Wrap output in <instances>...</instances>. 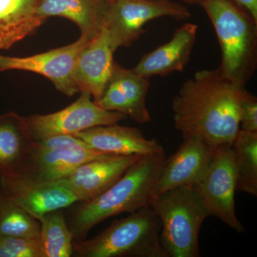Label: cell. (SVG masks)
Returning <instances> with one entry per match:
<instances>
[{
    "instance_id": "cell-19",
    "label": "cell",
    "mask_w": 257,
    "mask_h": 257,
    "mask_svg": "<svg viewBox=\"0 0 257 257\" xmlns=\"http://www.w3.org/2000/svg\"><path fill=\"white\" fill-rule=\"evenodd\" d=\"M40 2L0 0V50H8L45 23L37 13Z\"/></svg>"
},
{
    "instance_id": "cell-22",
    "label": "cell",
    "mask_w": 257,
    "mask_h": 257,
    "mask_svg": "<svg viewBox=\"0 0 257 257\" xmlns=\"http://www.w3.org/2000/svg\"><path fill=\"white\" fill-rule=\"evenodd\" d=\"M40 237L46 257H69L73 254V236L60 210L51 211L39 218Z\"/></svg>"
},
{
    "instance_id": "cell-10",
    "label": "cell",
    "mask_w": 257,
    "mask_h": 257,
    "mask_svg": "<svg viewBox=\"0 0 257 257\" xmlns=\"http://www.w3.org/2000/svg\"><path fill=\"white\" fill-rule=\"evenodd\" d=\"M89 42L80 36L67 46L30 57L0 55V72L20 70L39 74L48 79L64 95L74 96L79 92L74 77L76 64Z\"/></svg>"
},
{
    "instance_id": "cell-25",
    "label": "cell",
    "mask_w": 257,
    "mask_h": 257,
    "mask_svg": "<svg viewBox=\"0 0 257 257\" xmlns=\"http://www.w3.org/2000/svg\"><path fill=\"white\" fill-rule=\"evenodd\" d=\"M240 130L257 133V98L246 91L239 109Z\"/></svg>"
},
{
    "instance_id": "cell-23",
    "label": "cell",
    "mask_w": 257,
    "mask_h": 257,
    "mask_svg": "<svg viewBox=\"0 0 257 257\" xmlns=\"http://www.w3.org/2000/svg\"><path fill=\"white\" fill-rule=\"evenodd\" d=\"M40 225L19 206L0 185V238H40Z\"/></svg>"
},
{
    "instance_id": "cell-17",
    "label": "cell",
    "mask_w": 257,
    "mask_h": 257,
    "mask_svg": "<svg viewBox=\"0 0 257 257\" xmlns=\"http://www.w3.org/2000/svg\"><path fill=\"white\" fill-rule=\"evenodd\" d=\"M72 135L94 150L112 155L143 156L164 150L156 139H147L139 128L117 124L95 126Z\"/></svg>"
},
{
    "instance_id": "cell-21",
    "label": "cell",
    "mask_w": 257,
    "mask_h": 257,
    "mask_svg": "<svg viewBox=\"0 0 257 257\" xmlns=\"http://www.w3.org/2000/svg\"><path fill=\"white\" fill-rule=\"evenodd\" d=\"M236 192L257 196V133L240 130L232 147Z\"/></svg>"
},
{
    "instance_id": "cell-1",
    "label": "cell",
    "mask_w": 257,
    "mask_h": 257,
    "mask_svg": "<svg viewBox=\"0 0 257 257\" xmlns=\"http://www.w3.org/2000/svg\"><path fill=\"white\" fill-rule=\"evenodd\" d=\"M245 87L229 82L219 69H204L187 79L174 97L176 130L214 147H232L240 130L239 109Z\"/></svg>"
},
{
    "instance_id": "cell-4",
    "label": "cell",
    "mask_w": 257,
    "mask_h": 257,
    "mask_svg": "<svg viewBox=\"0 0 257 257\" xmlns=\"http://www.w3.org/2000/svg\"><path fill=\"white\" fill-rule=\"evenodd\" d=\"M161 223L151 207L142 208L89 239L73 242L79 257H169L160 241Z\"/></svg>"
},
{
    "instance_id": "cell-6",
    "label": "cell",
    "mask_w": 257,
    "mask_h": 257,
    "mask_svg": "<svg viewBox=\"0 0 257 257\" xmlns=\"http://www.w3.org/2000/svg\"><path fill=\"white\" fill-rule=\"evenodd\" d=\"M109 155L112 154L94 150L72 135L32 140L23 165L13 177L25 184L52 183L86 162Z\"/></svg>"
},
{
    "instance_id": "cell-7",
    "label": "cell",
    "mask_w": 257,
    "mask_h": 257,
    "mask_svg": "<svg viewBox=\"0 0 257 257\" xmlns=\"http://www.w3.org/2000/svg\"><path fill=\"white\" fill-rule=\"evenodd\" d=\"M168 17L176 20L191 18L188 8L179 3L149 0H110L103 28L113 50L128 47L145 32L144 26L152 20Z\"/></svg>"
},
{
    "instance_id": "cell-11",
    "label": "cell",
    "mask_w": 257,
    "mask_h": 257,
    "mask_svg": "<svg viewBox=\"0 0 257 257\" xmlns=\"http://www.w3.org/2000/svg\"><path fill=\"white\" fill-rule=\"evenodd\" d=\"M149 88L150 78L115 62L102 95L94 102L106 110L121 113L138 124H146L152 119L146 103Z\"/></svg>"
},
{
    "instance_id": "cell-3",
    "label": "cell",
    "mask_w": 257,
    "mask_h": 257,
    "mask_svg": "<svg viewBox=\"0 0 257 257\" xmlns=\"http://www.w3.org/2000/svg\"><path fill=\"white\" fill-rule=\"evenodd\" d=\"M201 7L219 41L221 76L245 87L256 70L257 21L231 0H206Z\"/></svg>"
},
{
    "instance_id": "cell-28",
    "label": "cell",
    "mask_w": 257,
    "mask_h": 257,
    "mask_svg": "<svg viewBox=\"0 0 257 257\" xmlns=\"http://www.w3.org/2000/svg\"><path fill=\"white\" fill-rule=\"evenodd\" d=\"M149 1L156 2V3H167V2H170L171 0H149Z\"/></svg>"
},
{
    "instance_id": "cell-14",
    "label": "cell",
    "mask_w": 257,
    "mask_h": 257,
    "mask_svg": "<svg viewBox=\"0 0 257 257\" xmlns=\"http://www.w3.org/2000/svg\"><path fill=\"white\" fill-rule=\"evenodd\" d=\"M198 28L197 24H184L176 30L170 41L144 55L133 69L135 72L148 78L182 72L190 60Z\"/></svg>"
},
{
    "instance_id": "cell-24",
    "label": "cell",
    "mask_w": 257,
    "mask_h": 257,
    "mask_svg": "<svg viewBox=\"0 0 257 257\" xmlns=\"http://www.w3.org/2000/svg\"><path fill=\"white\" fill-rule=\"evenodd\" d=\"M0 257H46L40 238H0Z\"/></svg>"
},
{
    "instance_id": "cell-18",
    "label": "cell",
    "mask_w": 257,
    "mask_h": 257,
    "mask_svg": "<svg viewBox=\"0 0 257 257\" xmlns=\"http://www.w3.org/2000/svg\"><path fill=\"white\" fill-rule=\"evenodd\" d=\"M110 0H40L37 13L47 20L61 17L78 26L81 37L89 41L99 35L104 26Z\"/></svg>"
},
{
    "instance_id": "cell-20",
    "label": "cell",
    "mask_w": 257,
    "mask_h": 257,
    "mask_svg": "<svg viewBox=\"0 0 257 257\" xmlns=\"http://www.w3.org/2000/svg\"><path fill=\"white\" fill-rule=\"evenodd\" d=\"M25 116L0 115V177L16 175L32 142Z\"/></svg>"
},
{
    "instance_id": "cell-12",
    "label": "cell",
    "mask_w": 257,
    "mask_h": 257,
    "mask_svg": "<svg viewBox=\"0 0 257 257\" xmlns=\"http://www.w3.org/2000/svg\"><path fill=\"white\" fill-rule=\"evenodd\" d=\"M215 150L195 137L183 138L178 150L166 159L155 185L154 199L170 189L197 183L207 170Z\"/></svg>"
},
{
    "instance_id": "cell-27",
    "label": "cell",
    "mask_w": 257,
    "mask_h": 257,
    "mask_svg": "<svg viewBox=\"0 0 257 257\" xmlns=\"http://www.w3.org/2000/svg\"><path fill=\"white\" fill-rule=\"evenodd\" d=\"M182 3H186L188 5H198L201 6L206 0H179Z\"/></svg>"
},
{
    "instance_id": "cell-5",
    "label": "cell",
    "mask_w": 257,
    "mask_h": 257,
    "mask_svg": "<svg viewBox=\"0 0 257 257\" xmlns=\"http://www.w3.org/2000/svg\"><path fill=\"white\" fill-rule=\"evenodd\" d=\"M150 207L160 219L161 243L169 257L201 256L199 231L209 215L192 186L167 191L155 198Z\"/></svg>"
},
{
    "instance_id": "cell-8",
    "label": "cell",
    "mask_w": 257,
    "mask_h": 257,
    "mask_svg": "<svg viewBox=\"0 0 257 257\" xmlns=\"http://www.w3.org/2000/svg\"><path fill=\"white\" fill-rule=\"evenodd\" d=\"M192 187L202 198L209 216H215L237 232H244L235 209L236 179L231 147L216 149L207 170Z\"/></svg>"
},
{
    "instance_id": "cell-16",
    "label": "cell",
    "mask_w": 257,
    "mask_h": 257,
    "mask_svg": "<svg viewBox=\"0 0 257 257\" xmlns=\"http://www.w3.org/2000/svg\"><path fill=\"white\" fill-rule=\"evenodd\" d=\"M0 185L10 199L37 221L47 213L79 202L73 192L55 183L29 184L8 177H0Z\"/></svg>"
},
{
    "instance_id": "cell-9",
    "label": "cell",
    "mask_w": 257,
    "mask_h": 257,
    "mask_svg": "<svg viewBox=\"0 0 257 257\" xmlns=\"http://www.w3.org/2000/svg\"><path fill=\"white\" fill-rule=\"evenodd\" d=\"M91 97L89 93L81 92L77 100L62 110L25 116L32 140L72 135L95 126L117 124L126 117L121 113L102 109Z\"/></svg>"
},
{
    "instance_id": "cell-26",
    "label": "cell",
    "mask_w": 257,
    "mask_h": 257,
    "mask_svg": "<svg viewBox=\"0 0 257 257\" xmlns=\"http://www.w3.org/2000/svg\"><path fill=\"white\" fill-rule=\"evenodd\" d=\"M257 21V0H231Z\"/></svg>"
},
{
    "instance_id": "cell-13",
    "label": "cell",
    "mask_w": 257,
    "mask_h": 257,
    "mask_svg": "<svg viewBox=\"0 0 257 257\" xmlns=\"http://www.w3.org/2000/svg\"><path fill=\"white\" fill-rule=\"evenodd\" d=\"M140 155H109L79 166L63 178L52 182L74 193L79 202L92 200L119 180Z\"/></svg>"
},
{
    "instance_id": "cell-2",
    "label": "cell",
    "mask_w": 257,
    "mask_h": 257,
    "mask_svg": "<svg viewBox=\"0 0 257 257\" xmlns=\"http://www.w3.org/2000/svg\"><path fill=\"white\" fill-rule=\"evenodd\" d=\"M167 156L165 150L140 157L122 177L100 195L76 208L69 229L76 241L85 239L96 225L122 213L150 207Z\"/></svg>"
},
{
    "instance_id": "cell-15",
    "label": "cell",
    "mask_w": 257,
    "mask_h": 257,
    "mask_svg": "<svg viewBox=\"0 0 257 257\" xmlns=\"http://www.w3.org/2000/svg\"><path fill=\"white\" fill-rule=\"evenodd\" d=\"M114 52L102 28L83 49L76 64L74 77L79 92L89 93L94 101L100 99L114 68Z\"/></svg>"
}]
</instances>
